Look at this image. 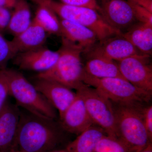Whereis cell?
Instances as JSON below:
<instances>
[{
    "label": "cell",
    "instance_id": "1",
    "mask_svg": "<svg viewBox=\"0 0 152 152\" xmlns=\"http://www.w3.org/2000/svg\"><path fill=\"white\" fill-rule=\"evenodd\" d=\"M61 134L54 120L21 111L17 147L25 152H49L55 150Z\"/></svg>",
    "mask_w": 152,
    "mask_h": 152
},
{
    "label": "cell",
    "instance_id": "2",
    "mask_svg": "<svg viewBox=\"0 0 152 152\" xmlns=\"http://www.w3.org/2000/svg\"><path fill=\"white\" fill-rule=\"evenodd\" d=\"M116 121L117 139L130 152H136L152 143L145 126L142 109L147 104H123L112 102Z\"/></svg>",
    "mask_w": 152,
    "mask_h": 152
},
{
    "label": "cell",
    "instance_id": "3",
    "mask_svg": "<svg viewBox=\"0 0 152 152\" xmlns=\"http://www.w3.org/2000/svg\"><path fill=\"white\" fill-rule=\"evenodd\" d=\"M10 96L15 99L18 107L30 113L44 118L55 120L56 110L18 71L6 68L3 70Z\"/></svg>",
    "mask_w": 152,
    "mask_h": 152
},
{
    "label": "cell",
    "instance_id": "4",
    "mask_svg": "<svg viewBox=\"0 0 152 152\" xmlns=\"http://www.w3.org/2000/svg\"><path fill=\"white\" fill-rule=\"evenodd\" d=\"M61 44L58 51V58L54 65L48 70L39 73L36 78L51 80L76 90L83 83L85 71L81 60L83 51L63 38Z\"/></svg>",
    "mask_w": 152,
    "mask_h": 152
},
{
    "label": "cell",
    "instance_id": "5",
    "mask_svg": "<svg viewBox=\"0 0 152 152\" xmlns=\"http://www.w3.org/2000/svg\"><path fill=\"white\" fill-rule=\"evenodd\" d=\"M38 5H44L52 9L61 19L77 23L95 33L99 41L122 33L112 28L99 12L84 7L64 4L54 0H31Z\"/></svg>",
    "mask_w": 152,
    "mask_h": 152
},
{
    "label": "cell",
    "instance_id": "6",
    "mask_svg": "<svg viewBox=\"0 0 152 152\" xmlns=\"http://www.w3.org/2000/svg\"><path fill=\"white\" fill-rule=\"evenodd\" d=\"M83 82L97 90L112 102L123 104H148L152 93L141 89L124 79H97L84 72Z\"/></svg>",
    "mask_w": 152,
    "mask_h": 152
},
{
    "label": "cell",
    "instance_id": "7",
    "mask_svg": "<svg viewBox=\"0 0 152 152\" xmlns=\"http://www.w3.org/2000/svg\"><path fill=\"white\" fill-rule=\"evenodd\" d=\"M76 91L83 100L94 124L102 129L107 135L117 139L116 121L111 102L94 88L84 83Z\"/></svg>",
    "mask_w": 152,
    "mask_h": 152
},
{
    "label": "cell",
    "instance_id": "8",
    "mask_svg": "<svg viewBox=\"0 0 152 152\" xmlns=\"http://www.w3.org/2000/svg\"><path fill=\"white\" fill-rule=\"evenodd\" d=\"M151 56L135 55L116 61L123 77L141 89L152 93Z\"/></svg>",
    "mask_w": 152,
    "mask_h": 152
},
{
    "label": "cell",
    "instance_id": "9",
    "mask_svg": "<svg viewBox=\"0 0 152 152\" xmlns=\"http://www.w3.org/2000/svg\"><path fill=\"white\" fill-rule=\"evenodd\" d=\"M85 54L88 59L101 58L118 61L132 56L143 53L139 51L121 34L98 41Z\"/></svg>",
    "mask_w": 152,
    "mask_h": 152
},
{
    "label": "cell",
    "instance_id": "10",
    "mask_svg": "<svg viewBox=\"0 0 152 152\" xmlns=\"http://www.w3.org/2000/svg\"><path fill=\"white\" fill-rule=\"evenodd\" d=\"M99 13L112 28L124 32L137 21L126 0H100Z\"/></svg>",
    "mask_w": 152,
    "mask_h": 152
},
{
    "label": "cell",
    "instance_id": "11",
    "mask_svg": "<svg viewBox=\"0 0 152 152\" xmlns=\"http://www.w3.org/2000/svg\"><path fill=\"white\" fill-rule=\"evenodd\" d=\"M34 84L36 89L59 113L61 118L75 99L77 94L72 89L58 82L37 79Z\"/></svg>",
    "mask_w": 152,
    "mask_h": 152
},
{
    "label": "cell",
    "instance_id": "12",
    "mask_svg": "<svg viewBox=\"0 0 152 152\" xmlns=\"http://www.w3.org/2000/svg\"><path fill=\"white\" fill-rule=\"evenodd\" d=\"M58 56V51H53L43 46L28 51L18 53L12 60L14 64L21 69L41 73L53 67Z\"/></svg>",
    "mask_w": 152,
    "mask_h": 152
},
{
    "label": "cell",
    "instance_id": "13",
    "mask_svg": "<svg viewBox=\"0 0 152 152\" xmlns=\"http://www.w3.org/2000/svg\"><path fill=\"white\" fill-rule=\"evenodd\" d=\"M76 94L75 99L60 120L61 126L63 130L78 135L94 124L83 100L78 94Z\"/></svg>",
    "mask_w": 152,
    "mask_h": 152
},
{
    "label": "cell",
    "instance_id": "14",
    "mask_svg": "<svg viewBox=\"0 0 152 152\" xmlns=\"http://www.w3.org/2000/svg\"><path fill=\"white\" fill-rule=\"evenodd\" d=\"M21 110L7 101L0 113V152L17 147V138Z\"/></svg>",
    "mask_w": 152,
    "mask_h": 152
},
{
    "label": "cell",
    "instance_id": "15",
    "mask_svg": "<svg viewBox=\"0 0 152 152\" xmlns=\"http://www.w3.org/2000/svg\"><path fill=\"white\" fill-rule=\"evenodd\" d=\"M60 37L80 47L85 53L99 41L95 33L84 26L61 19Z\"/></svg>",
    "mask_w": 152,
    "mask_h": 152
},
{
    "label": "cell",
    "instance_id": "16",
    "mask_svg": "<svg viewBox=\"0 0 152 152\" xmlns=\"http://www.w3.org/2000/svg\"><path fill=\"white\" fill-rule=\"evenodd\" d=\"M47 32L34 21L23 32L15 36L11 40L17 53L28 51L44 46Z\"/></svg>",
    "mask_w": 152,
    "mask_h": 152
},
{
    "label": "cell",
    "instance_id": "17",
    "mask_svg": "<svg viewBox=\"0 0 152 152\" xmlns=\"http://www.w3.org/2000/svg\"><path fill=\"white\" fill-rule=\"evenodd\" d=\"M122 35L144 54L151 56L152 52V24L137 22Z\"/></svg>",
    "mask_w": 152,
    "mask_h": 152
},
{
    "label": "cell",
    "instance_id": "18",
    "mask_svg": "<svg viewBox=\"0 0 152 152\" xmlns=\"http://www.w3.org/2000/svg\"><path fill=\"white\" fill-rule=\"evenodd\" d=\"M106 135L102 129L93 125L78 135L66 149L67 152H94L98 143Z\"/></svg>",
    "mask_w": 152,
    "mask_h": 152
},
{
    "label": "cell",
    "instance_id": "19",
    "mask_svg": "<svg viewBox=\"0 0 152 152\" xmlns=\"http://www.w3.org/2000/svg\"><path fill=\"white\" fill-rule=\"evenodd\" d=\"M84 69L87 75L96 78L124 79L121 73L117 62L104 58L89 59L84 66Z\"/></svg>",
    "mask_w": 152,
    "mask_h": 152
},
{
    "label": "cell",
    "instance_id": "20",
    "mask_svg": "<svg viewBox=\"0 0 152 152\" xmlns=\"http://www.w3.org/2000/svg\"><path fill=\"white\" fill-rule=\"evenodd\" d=\"M6 30L15 36L26 29L31 24V12L26 0H17Z\"/></svg>",
    "mask_w": 152,
    "mask_h": 152
},
{
    "label": "cell",
    "instance_id": "21",
    "mask_svg": "<svg viewBox=\"0 0 152 152\" xmlns=\"http://www.w3.org/2000/svg\"><path fill=\"white\" fill-rule=\"evenodd\" d=\"M35 16L33 20L41 26L47 33L60 36V20L54 12L44 5H38Z\"/></svg>",
    "mask_w": 152,
    "mask_h": 152
},
{
    "label": "cell",
    "instance_id": "22",
    "mask_svg": "<svg viewBox=\"0 0 152 152\" xmlns=\"http://www.w3.org/2000/svg\"><path fill=\"white\" fill-rule=\"evenodd\" d=\"M94 152H130L127 147L118 139L104 136L98 143Z\"/></svg>",
    "mask_w": 152,
    "mask_h": 152
},
{
    "label": "cell",
    "instance_id": "23",
    "mask_svg": "<svg viewBox=\"0 0 152 152\" xmlns=\"http://www.w3.org/2000/svg\"><path fill=\"white\" fill-rule=\"evenodd\" d=\"M17 54L11 41L7 40L0 31V71L7 68L8 63Z\"/></svg>",
    "mask_w": 152,
    "mask_h": 152
},
{
    "label": "cell",
    "instance_id": "24",
    "mask_svg": "<svg viewBox=\"0 0 152 152\" xmlns=\"http://www.w3.org/2000/svg\"><path fill=\"white\" fill-rule=\"evenodd\" d=\"M129 3L132 6L137 21L152 24V12L140 6Z\"/></svg>",
    "mask_w": 152,
    "mask_h": 152
},
{
    "label": "cell",
    "instance_id": "25",
    "mask_svg": "<svg viewBox=\"0 0 152 152\" xmlns=\"http://www.w3.org/2000/svg\"><path fill=\"white\" fill-rule=\"evenodd\" d=\"M62 4L75 7H84L93 9L99 12V6L97 0H60Z\"/></svg>",
    "mask_w": 152,
    "mask_h": 152
},
{
    "label": "cell",
    "instance_id": "26",
    "mask_svg": "<svg viewBox=\"0 0 152 152\" xmlns=\"http://www.w3.org/2000/svg\"><path fill=\"white\" fill-rule=\"evenodd\" d=\"M10 96L7 84L3 70L0 71V113L8 101Z\"/></svg>",
    "mask_w": 152,
    "mask_h": 152
},
{
    "label": "cell",
    "instance_id": "27",
    "mask_svg": "<svg viewBox=\"0 0 152 152\" xmlns=\"http://www.w3.org/2000/svg\"><path fill=\"white\" fill-rule=\"evenodd\" d=\"M145 105L142 109L143 118L145 126L149 136L150 140H152V106Z\"/></svg>",
    "mask_w": 152,
    "mask_h": 152
},
{
    "label": "cell",
    "instance_id": "28",
    "mask_svg": "<svg viewBox=\"0 0 152 152\" xmlns=\"http://www.w3.org/2000/svg\"><path fill=\"white\" fill-rule=\"evenodd\" d=\"M129 2L145 8L152 12V0H126Z\"/></svg>",
    "mask_w": 152,
    "mask_h": 152
},
{
    "label": "cell",
    "instance_id": "29",
    "mask_svg": "<svg viewBox=\"0 0 152 152\" xmlns=\"http://www.w3.org/2000/svg\"><path fill=\"white\" fill-rule=\"evenodd\" d=\"M17 0H0V7L7 9L14 8Z\"/></svg>",
    "mask_w": 152,
    "mask_h": 152
},
{
    "label": "cell",
    "instance_id": "30",
    "mask_svg": "<svg viewBox=\"0 0 152 152\" xmlns=\"http://www.w3.org/2000/svg\"><path fill=\"white\" fill-rule=\"evenodd\" d=\"M136 152H152V143L149 144L146 148L144 149Z\"/></svg>",
    "mask_w": 152,
    "mask_h": 152
},
{
    "label": "cell",
    "instance_id": "31",
    "mask_svg": "<svg viewBox=\"0 0 152 152\" xmlns=\"http://www.w3.org/2000/svg\"><path fill=\"white\" fill-rule=\"evenodd\" d=\"M1 152H25L23 151L18 148V147H14V148H11L9 149L6 150L4 151Z\"/></svg>",
    "mask_w": 152,
    "mask_h": 152
},
{
    "label": "cell",
    "instance_id": "32",
    "mask_svg": "<svg viewBox=\"0 0 152 152\" xmlns=\"http://www.w3.org/2000/svg\"><path fill=\"white\" fill-rule=\"evenodd\" d=\"M49 152H67V151L66 149H65L55 150Z\"/></svg>",
    "mask_w": 152,
    "mask_h": 152
}]
</instances>
